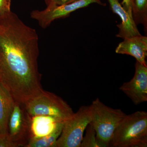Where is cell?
<instances>
[{
  "mask_svg": "<svg viewBox=\"0 0 147 147\" xmlns=\"http://www.w3.org/2000/svg\"><path fill=\"white\" fill-rule=\"evenodd\" d=\"M91 119L90 105L82 106L64 122L55 147H80L84 133Z\"/></svg>",
  "mask_w": 147,
  "mask_h": 147,
  "instance_id": "obj_5",
  "label": "cell"
},
{
  "mask_svg": "<svg viewBox=\"0 0 147 147\" xmlns=\"http://www.w3.org/2000/svg\"><path fill=\"white\" fill-rule=\"evenodd\" d=\"M76 1L77 0H44L46 7L49 8L69 3Z\"/></svg>",
  "mask_w": 147,
  "mask_h": 147,
  "instance_id": "obj_17",
  "label": "cell"
},
{
  "mask_svg": "<svg viewBox=\"0 0 147 147\" xmlns=\"http://www.w3.org/2000/svg\"><path fill=\"white\" fill-rule=\"evenodd\" d=\"M24 106L30 117L48 116L59 122H64L74 113L70 106L61 98L44 90Z\"/></svg>",
  "mask_w": 147,
  "mask_h": 147,
  "instance_id": "obj_4",
  "label": "cell"
},
{
  "mask_svg": "<svg viewBox=\"0 0 147 147\" xmlns=\"http://www.w3.org/2000/svg\"><path fill=\"white\" fill-rule=\"evenodd\" d=\"M39 53L35 29L11 11L0 16V83L24 105L43 91Z\"/></svg>",
  "mask_w": 147,
  "mask_h": 147,
  "instance_id": "obj_1",
  "label": "cell"
},
{
  "mask_svg": "<svg viewBox=\"0 0 147 147\" xmlns=\"http://www.w3.org/2000/svg\"><path fill=\"white\" fill-rule=\"evenodd\" d=\"M94 3L100 5H105V4L100 0H77L66 4L50 8L46 7L43 10L36 9L32 11L31 12L30 16L32 18L37 21L40 26L45 29L56 19L67 17L77 9Z\"/></svg>",
  "mask_w": 147,
  "mask_h": 147,
  "instance_id": "obj_7",
  "label": "cell"
},
{
  "mask_svg": "<svg viewBox=\"0 0 147 147\" xmlns=\"http://www.w3.org/2000/svg\"><path fill=\"white\" fill-rule=\"evenodd\" d=\"M114 13L120 17L121 23L117 25L119 32L116 36L124 38L141 35L134 19L121 5L119 0H108Z\"/></svg>",
  "mask_w": 147,
  "mask_h": 147,
  "instance_id": "obj_10",
  "label": "cell"
},
{
  "mask_svg": "<svg viewBox=\"0 0 147 147\" xmlns=\"http://www.w3.org/2000/svg\"><path fill=\"white\" fill-rule=\"evenodd\" d=\"M90 105L91 119L89 124L104 147H109L115 129L127 115L121 109L108 107L98 98L94 100Z\"/></svg>",
  "mask_w": 147,
  "mask_h": 147,
  "instance_id": "obj_3",
  "label": "cell"
},
{
  "mask_svg": "<svg viewBox=\"0 0 147 147\" xmlns=\"http://www.w3.org/2000/svg\"><path fill=\"white\" fill-rule=\"evenodd\" d=\"M132 1L133 0H123L121 4L129 15L133 18L132 14Z\"/></svg>",
  "mask_w": 147,
  "mask_h": 147,
  "instance_id": "obj_19",
  "label": "cell"
},
{
  "mask_svg": "<svg viewBox=\"0 0 147 147\" xmlns=\"http://www.w3.org/2000/svg\"><path fill=\"white\" fill-rule=\"evenodd\" d=\"M132 17L136 25L142 24L147 32V0H133Z\"/></svg>",
  "mask_w": 147,
  "mask_h": 147,
  "instance_id": "obj_14",
  "label": "cell"
},
{
  "mask_svg": "<svg viewBox=\"0 0 147 147\" xmlns=\"http://www.w3.org/2000/svg\"><path fill=\"white\" fill-rule=\"evenodd\" d=\"M7 133L18 147H26L31 138V117L24 104L15 101L9 121Z\"/></svg>",
  "mask_w": 147,
  "mask_h": 147,
  "instance_id": "obj_6",
  "label": "cell"
},
{
  "mask_svg": "<svg viewBox=\"0 0 147 147\" xmlns=\"http://www.w3.org/2000/svg\"><path fill=\"white\" fill-rule=\"evenodd\" d=\"M64 122L58 123L50 134L43 137H32L26 147H55L56 142L61 133Z\"/></svg>",
  "mask_w": 147,
  "mask_h": 147,
  "instance_id": "obj_13",
  "label": "cell"
},
{
  "mask_svg": "<svg viewBox=\"0 0 147 147\" xmlns=\"http://www.w3.org/2000/svg\"><path fill=\"white\" fill-rule=\"evenodd\" d=\"M58 123L59 122L55 119L48 116L31 117V138H38L50 134Z\"/></svg>",
  "mask_w": 147,
  "mask_h": 147,
  "instance_id": "obj_12",
  "label": "cell"
},
{
  "mask_svg": "<svg viewBox=\"0 0 147 147\" xmlns=\"http://www.w3.org/2000/svg\"><path fill=\"white\" fill-rule=\"evenodd\" d=\"M15 100L0 83V134L7 133L9 121Z\"/></svg>",
  "mask_w": 147,
  "mask_h": 147,
  "instance_id": "obj_11",
  "label": "cell"
},
{
  "mask_svg": "<svg viewBox=\"0 0 147 147\" xmlns=\"http://www.w3.org/2000/svg\"><path fill=\"white\" fill-rule=\"evenodd\" d=\"M123 39L116 48V53L130 55L140 63L147 65V37L141 34Z\"/></svg>",
  "mask_w": 147,
  "mask_h": 147,
  "instance_id": "obj_9",
  "label": "cell"
},
{
  "mask_svg": "<svg viewBox=\"0 0 147 147\" xmlns=\"http://www.w3.org/2000/svg\"><path fill=\"white\" fill-rule=\"evenodd\" d=\"M135 105L147 101V65L136 61L135 71L133 78L123 83L119 88Z\"/></svg>",
  "mask_w": 147,
  "mask_h": 147,
  "instance_id": "obj_8",
  "label": "cell"
},
{
  "mask_svg": "<svg viewBox=\"0 0 147 147\" xmlns=\"http://www.w3.org/2000/svg\"><path fill=\"white\" fill-rule=\"evenodd\" d=\"M0 147H18L9 136L8 133L0 134Z\"/></svg>",
  "mask_w": 147,
  "mask_h": 147,
  "instance_id": "obj_16",
  "label": "cell"
},
{
  "mask_svg": "<svg viewBox=\"0 0 147 147\" xmlns=\"http://www.w3.org/2000/svg\"><path fill=\"white\" fill-rule=\"evenodd\" d=\"M11 0H0V16L10 12Z\"/></svg>",
  "mask_w": 147,
  "mask_h": 147,
  "instance_id": "obj_18",
  "label": "cell"
},
{
  "mask_svg": "<svg viewBox=\"0 0 147 147\" xmlns=\"http://www.w3.org/2000/svg\"><path fill=\"white\" fill-rule=\"evenodd\" d=\"M147 113L126 115L115 129L109 144L112 147H146Z\"/></svg>",
  "mask_w": 147,
  "mask_h": 147,
  "instance_id": "obj_2",
  "label": "cell"
},
{
  "mask_svg": "<svg viewBox=\"0 0 147 147\" xmlns=\"http://www.w3.org/2000/svg\"><path fill=\"white\" fill-rule=\"evenodd\" d=\"M86 135L83 137L80 147H104L97 139L94 129L89 124L87 126Z\"/></svg>",
  "mask_w": 147,
  "mask_h": 147,
  "instance_id": "obj_15",
  "label": "cell"
}]
</instances>
